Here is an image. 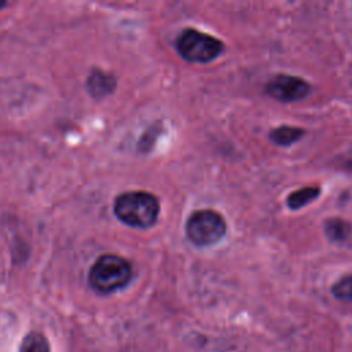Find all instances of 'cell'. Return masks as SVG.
<instances>
[{
  "label": "cell",
  "mask_w": 352,
  "mask_h": 352,
  "mask_svg": "<svg viewBox=\"0 0 352 352\" xmlns=\"http://www.w3.org/2000/svg\"><path fill=\"white\" fill-rule=\"evenodd\" d=\"M226 221L214 210L202 209L194 212L186 223V234L195 246H210L226 235Z\"/></svg>",
  "instance_id": "obj_4"
},
{
  "label": "cell",
  "mask_w": 352,
  "mask_h": 352,
  "mask_svg": "<svg viewBox=\"0 0 352 352\" xmlns=\"http://www.w3.org/2000/svg\"><path fill=\"white\" fill-rule=\"evenodd\" d=\"M304 135V129L290 125H282L271 131L270 139L278 146H290Z\"/></svg>",
  "instance_id": "obj_7"
},
{
  "label": "cell",
  "mask_w": 352,
  "mask_h": 352,
  "mask_svg": "<svg viewBox=\"0 0 352 352\" xmlns=\"http://www.w3.org/2000/svg\"><path fill=\"white\" fill-rule=\"evenodd\" d=\"M19 352H50L48 340L41 333H29L23 338Z\"/></svg>",
  "instance_id": "obj_10"
},
{
  "label": "cell",
  "mask_w": 352,
  "mask_h": 352,
  "mask_svg": "<svg viewBox=\"0 0 352 352\" xmlns=\"http://www.w3.org/2000/svg\"><path fill=\"white\" fill-rule=\"evenodd\" d=\"M334 297L338 300L352 301V275H346L341 278L331 289Z\"/></svg>",
  "instance_id": "obj_11"
},
{
  "label": "cell",
  "mask_w": 352,
  "mask_h": 352,
  "mask_svg": "<svg viewBox=\"0 0 352 352\" xmlns=\"http://www.w3.org/2000/svg\"><path fill=\"white\" fill-rule=\"evenodd\" d=\"M265 92L280 102H296L309 95L311 85L296 76L276 74L265 84Z\"/></svg>",
  "instance_id": "obj_5"
},
{
  "label": "cell",
  "mask_w": 352,
  "mask_h": 352,
  "mask_svg": "<svg viewBox=\"0 0 352 352\" xmlns=\"http://www.w3.org/2000/svg\"><path fill=\"white\" fill-rule=\"evenodd\" d=\"M87 85L95 98H102L114 89L116 80L113 76L103 73L102 70H94L87 81Z\"/></svg>",
  "instance_id": "obj_6"
},
{
  "label": "cell",
  "mask_w": 352,
  "mask_h": 352,
  "mask_svg": "<svg viewBox=\"0 0 352 352\" xmlns=\"http://www.w3.org/2000/svg\"><path fill=\"white\" fill-rule=\"evenodd\" d=\"M3 6H6V3H4V1H0V8H1Z\"/></svg>",
  "instance_id": "obj_12"
},
{
  "label": "cell",
  "mask_w": 352,
  "mask_h": 352,
  "mask_svg": "<svg viewBox=\"0 0 352 352\" xmlns=\"http://www.w3.org/2000/svg\"><path fill=\"white\" fill-rule=\"evenodd\" d=\"M160 213L158 199L146 191H128L114 201V214L126 226L135 228L151 227Z\"/></svg>",
  "instance_id": "obj_1"
},
{
  "label": "cell",
  "mask_w": 352,
  "mask_h": 352,
  "mask_svg": "<svg viewBox=\"0 0 352 352\" xmlns=\"http://www.w3.org/2000/svg\"><path fill=\"white\" fill-rule=\"evenodd\" d=\"M319 194H320V188L318 186H308V187L300 188L287 197V206L293 210L300 209L307 204L312 202L314 199H316Z\"/></svg>",
  "instance_id": "obj_8"
},
{
  "label": "cell",
  "mask_w": 352,
  "mask_h": 352,
  "mask_svg": "<svg viewBox=\"0 0 352 352\" xmlns=\"http://www.w3.org/2000/svg\"><path fill=\"white\" fill-rule=\"evenodd\" d=\"M327 236L333 242H344L351 235V224L342 219H329L324 226Z\"/></svg>",
  "instance_id": "obj_9"
},
{
  "label": "cell",
  "mask_w": 352,
  "mask_h": 352,
  "mask_svg": "<svg viewBox=\"0 0 352 352\" xmlns=\"http://www.w3.org/2000/svg\"><path fill=\"white\" fill-rule=\"evenodd\" d=\"M131 278L132 267L129 261L117 254L100 256L88 274L91 287L102 294L113 293L124 287Z\"/></svg>",
  "instance_id": "obj_2"
},
{
  "label": "cell",
  "mask_w": 352,
  "mask_h": 352,
  "mask_svg": "<svg viewBox=\"0 0 352 352\" xmlns=\"http://www.w3.org/2000/svg\"><path fill=\"white\" fill-rule=\"evenodd\" d=\"M176 48L186 60L208 63L216 59L224 50L223 43L197 29H186L176 38Z\"/></svg>",
  "instance_id": "obj_3"
}]
</instances>
